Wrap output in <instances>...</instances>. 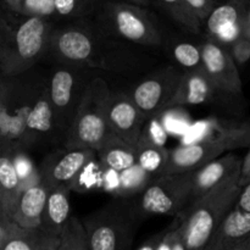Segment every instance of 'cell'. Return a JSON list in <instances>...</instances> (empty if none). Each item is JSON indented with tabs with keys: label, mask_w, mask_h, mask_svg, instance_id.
I'll return each mask as SVG.
<instances>
[{
	"label": "cell",
	"mask_w": 250,
	"mask_h": 250,
	"mask_svg": "<svg viewBox=\"0 0 250 250\" xmlns=\"http://www.w3.org/2000/svg\"><path fill=\"white\" fill-rule=\"evenodd\" d=\"M168 136H170V133L166 129L160 114H159L149 116L146 119L139 141H146L148 143L154 144V146H160V148H166Z\"/></svg>",
	"instance_id": "obj_30"
},
{
	"label": "cell",
	"mask_w": 250,
	"mask_h": 250,
	"mask_svg": "<svg viewBox=\"0 0 250 250\" xmlns=\"http://www.w3.org/2000/svg\"><path fill=\"white\" fill-rule=\"evenodd\" d=\"M239 183L242 187H246L247 185L250 183V148L247 155L242 160V167H241V178H239Z\"/></svg>",
	"instance_id": "obj_36"
},
{
	"label": "cell",
	"mask_w": 250,
	"mask_h": 250,
	"mask_svg": "<svg viewBox=\"0 0 250 250\" xmlns=\"http://www.w3.org/2000/svg\"><path fill=\"white\" fill-rule=\"evenodd\" d=\"M97 12L102 26L110 33L142 45H160L161 34L144 7L128 2L104 0Z\"/></svg>",
	"instance_id": "obj_6"
},
{
	"label": "cell",
	"mask_w": 250,
	"mask_h": 250,
	"mask_svg": "<svg viewBox=\"0 0 250 250\" xmlns=\"http://www.w3.org/2000/svg\"><path fill=\"white\" fill-rule=\"evenodd\" d=\"M175 60L187 71L203 70V54L200 46L188 42H182L173 45L172 48Z\"/></svg>",
	"instance_id": "obj_29"
},
{
	"label": "cell",
	"mask_w": 250,
	"mask_h": 250,
	"mask_svg": "<svg viewBox=\"0 0 250 250\" xmlns=\"http://www.w3.org/2000/svg\"><path fill=\"white\" fill-rule=\"evenodd\" d=\"M229 250H250V238L241 242V243L236 244V246H233Z\"/></svg>",
	"instance_id": "obj_40"
},
{
	"label": "cell",
	"mask_w": 250,
	"mask_h": 250,
	"mask_svg": "<svg viewBox=\"0 0 250 250\" xmlns=\"http://www.w3.org/2000/svg\"><path fill=\"white\" fill-rule=\"evenodd\" d=\"M21 180L10 153L0 158V215L11 219L15 205L21 194Z\"/></svg>",
	"instance_id": "obj_23"
},
{
	"label": "cell",
	"mask_w": 250,
	"mask_h": 250,
	"mask_svg": "<svg viewBox=\"0 0 250 250\" xmlns=\"http://www.w3.org/2000/svg\"><path fill=\"white\" fill-rule=\"evenodd\" d=\"M151 181L154 178L137 165L124 172L115 171L112 178L104 176L103 185L110 193L117 195V198H128L142 194Z\"/></svg>",
	"instance_id": "obj_24"
},
{
	"label": "cell",
	"mask_w": 250,
	"mask_h": 250,
	"mask_svg": "<svg viewBox=\"0 0 250 250\" xmlns=\"http://www.w3.org/2000/svg\"><path fill=\"white\" fill-rule=\"evenodd\" d=\"M58 250H89L82 221L72 216L60 236Z\"/></svg>",
	"instance_id": "obj_28"
},
{
	"label": "cell",
	"mask_w": 250,
	"mask_h": 250,
	"mask_svg": "<svg viewBox=\"0 0 250 250\" xmlns=\"http://www.w3.org/2000/svg\"><path fill=\"white\" fill-rule=\"evenodd\" d=\"M177 221H178V219H177ZM172 250H187V247H186L185 241H183L182 229H181L180 221H178V225H176V236H175V241H173Z\"/></svg>",
	"instance_id": "obj_39"
},
{
	"label": "cell",
	"mask_w": 250,
	"mask_h": 250,
	"mask_svg": "<svg viewBox=\"0 0 250 250\" xmlns=\"http://www.w3.org/2000/svg\"><path fill=\"white\" fill-rule=\"evenodd\" d=\"M182 75L170 67L165 72L142 81L132 92L131 98L146 117L165 111L172 100Z\"/></svg>",
	"instance_id": "obj_11"
},
{
	"label": "cell",
	"mask_w": 250,
	"mask_h": 250,
	"mask_svg": "<svg viewBox=\"0 0 250 250\" xmlns=\"http://www.w3.org/2000/svg\"><path fill=\"white\" fill-rule=\"evenodd\" d=\"M192 202L189 175L161 176L139 194L136 203L142 216L181 215Z\"/></svg>",
	"instance_id": "obj_7"
},
{
	"label": "cell",
	"mask_w": 250,
	"mask_h": 250,
	"mask_svg": "<svg viewBox=\"0 0 250 250\" xmlns=\"http://www.w3.org/2000/svg\"><path fill=\"white\" fill-rule=\"evenodd\" d=\"M100 0H55V16L82 20L97 11Z\"/></svg>",
	"instance_id": "obj_27"
},
{
	"label": "cell",
	"mask_w": 250,
	"mask_h": 250,
	"mask_svg": "<svg viewBox=\"0 0 250 250\" xmlns=\"http://www.w3.org/2000/svg\"><path fill=\"white\" fill-rule=\"evenodd\" d=\"M215 89L217 88L211 82L204 68L186 71L181 77L180 84L167 109L205 104L210 102Z\"/></svg>",
	"instance_id": "obj_19"
},
{
	"label": "cell",
	"mask_w": 250,
	"mask_h": 250,
	"mask_svg": "<svg viewBox=\"0 0 250 250\" xmlns=\"http://www.w3.org/2000/svg\"><path fill=\"white\" fill-rule=\"evenodd\" d=\"M59 244H60V239H59V241H56V242H54L53 244H50L49 247H46V248L44 250H58Z\"/></svg>",
	"instance_id": "obj_43"
},
{
	"label": "cell",
	"mask_w": 250,
	"mask_h": 250,
	"mask_svg": "<svg viewBox=\"0 0 250 250\" xmlns=\"http://www.w3.org/2000/svg\"><path fill=\"white\" fill-rule=\"evenodd\" d=\"M70 193L71 189L66 187L50 189L42 220V229L56 237L61 236L66 225L72 217Z\"/></svg>",
	"instance_id": "obj_21"
},
{
	"label": "cell",
	"mask_w": 250,
	"mask_h": 250,
	"mask_svg": "<svg viewBox=\"0 0 250 250\" xmlns=\"http://www.w3.org/2000/svg\"><path fill=\"white\" fill-rule=\"evenodd\" d=\"M164 232H161V233L155 234L154 237H151L150 239H148L146 243L142 244V246L139 247L137 250H158L159 244H160L161 239H163V237H164Z\"/></svg>",
	"instance_id": "obj_38"
},
{
	"label": "cell",
	"mask_w": 250,
	"mask_h": 250,
	"mask_svg": "<svg viewBox=\"0 0 250 250\" xmlns=\"http://www.w3.org/2000/svg\"><path fill=\"white\" fill-rule=\"evenodd\" d=\"M98 33L84 19L75 23L54 28L50 38V49L58 59L76 66L98 67L95 56L99 50Z\"/></svg>",
	"instance_id": "obj_8"
},
{
	"label": "cell",
	"mask_w": 250,
	"mask_h": 250,
	"mask_svg": "<svg viewBox=\"0 0 250 250\" xmlns=\"http://www.w3.org/2000/svg\"><path fill=\"white\" fill-rule=\"evenodd\" d=\"M97 151L90 149L81 150L59 151L58 154L48 156L43 163L41 170L42 181L49 189L58 187L75 188L78 178L83 171L93 163Z\"/></svg>",
	"instance_id": "obj_10"
},
{
	"label": "cell",
	"mask_w": 250,
	"mask_h": 250,
	"mask_svg": "<svg viewBox=\"0 0 250 250\" xmlns=\"http://www.w3.org/2000/svg\"><path fill=\"white\" fill-rule=\"evenodd\" d=\"M244 36L250 38V6H248L246 17V24H244Z\"/></svg>",
	"instance_id": "obj_42"
},
{
	"label": "cell",
	"mask_w": 250,
	"mask_h": 250,
	"mask_svg": "<svg viewBox=\"0 0 250 250\" xmlns=\"http://www.w3.org/2000/svg\"><path fill=\"white\" fill-rule=\"evenodd\" d=\"M176 236V225H172L164 232V237L159 244L158 250H172L173 241Z\"/></svg>",
	"instance_id": "obj_35"
},
{
	"label": "cell",
	"mask_w": 250,
	"mask_h": 250,
	"mask_svg": "<svg viewBox=\"0 0 250 250\" xmlns=\"http://www.w3.org/2000/svg\"><path fill=\"white\" fill-rule=\"evenodd\" d=\"M229 54L238 65H244L248 62L250 60V38L246 36L241 37L231 45Z\"/></svg>",
	"instance_id": "obj_33"
},
{
	"label": "cell",
	"mask_w": 250,
	"mask_h": 250,
	"mask_svg": "<svg viewBox=\"0 0 250 250\" xmlns=\"http://www.w3.org/2000/svg\"><path fill=\"white\" fill-rule=\"evenodd\" d=\"M190 11L195 15L202 23H204L214 7L217 5L216 0H185Z\"/></svg>",
	"instance_id": "obj_34"
},
{
	"label": "cell",
	"mask_w": 250,
	"mask_h": 250,
	"mask_svg": "<svg viewBox=\"0 0 250 250\" xmlns=\"http://www.w3.org/2000/svg\"><path fill=\"white\" fill-rule=\"evenodd\" d=\"M203 66L217 89L231 94H241L242 80L238 67L229 50L214 39H209L202 46Z\"/></svg>",
	"instance_id": "obj_14"
},
{
	"label": "cell",
	"mask_w": 250,
	"mask_h": 250,
	"mask_svg": "<svg viewBox=\"0 0 250 250\" xmlns=\"http://www.w3.org/2000/svg\"><path fill=\"white\" fill-rule=\"evenodd\" d=\"M248 5L241 0H225L216 5L204 24L211 39L217 43L232 44L244 36Z\"/></svg>",
	"instance_id": "obj_15"
},
{
	"label": "cell",
	"mask_w": 250,
	"mask_h": 250,
	"mask_svg": "<svg viewBox=\"0 0 250 250\" xmlns=\"http://www.w3.org/2000/svg\"><path fill=\"white\" fill-rule=\"evenodd\" d=\"M97 155L105 168L116 172H124L138 165L136 146H129L114 133L110 134Z\"/></svg>",
	"instance_id": "obj_22"
},
{
	"label": "cell",
	"mask_w": 250,
	"mask_h": 250,
	"mask_svg": "<svg viewBox=\"0 0 250 250\" xmlns=\"http://www.w3.org/2000/svg\"><path fill=\"white\" fill-rule=\"evenodd\" d=\"M242 160L232 153H227L211 161L204 167L188 173L189 175L190 189H192V204L199 198L214 189L216 186L224 182L227 177L242 167Z\"/></svg>",
	"instance_id": "obj_16"
},
{
	"label": "cell",
	"mask_w": 250,
	"mask_h": 250,
	"mask_svg": "<svg viewBox=\"0 0 250 250\" xmlns=\"http://www.w3.org/2000/svg\"><path fill=\"white\" fill-rule=\"evenodd\" d=\"M16 14L50 20L55 16V0H20Z\"/></svg>",
	"instance_id": "obj_31"
},
{
	"label": "cell",
	"mask_w": 250,
	"mask_h": 250,
	"mask_svg": "<svg viewBox=\"0 0 250 250\" xmlns=\"http://www.w3.org/2000/svg\"><path fill=\"white\" fill-rule=\"evenodd\" d=\"M49 192L50 189L43 181L22 190L11 215L12 221L22 229H42Z\"/></svg>",
	"instance_id": "obj_18"
},
{
	"label": "cell",
	"mask_w": 250,
	"mask_h": 250,
	"mask_svg": "<svg viewBox=\"0 0 250 250\" xmlns=\"http://www.w3.org/2000/svg\"><path fill=\"white\" fill-rule=\"evenodd\" d=\"M106 116L111 133L137 148L148 117L134 104L131 95L110 92L106 100Z\"/></svg>",
	"instance_id": "obj_13"
},
{
	"label": "cell",
	"mask_w": 250,
	"mask_h": 250,
	"mask_svg": "<svg viewBox=\"0 0 250 250\" xmlns=\"http://www.w3.org/2000/svg\"><path fill=\"white\" fill-rule=\"evenodd\" d=\"M168 158H170V151L166 148H160L146 141H139L137 146L138 166L154 180L165 176Z\"/></svg>",
	"instance_id": "obj_25"
},
{
	"label": "cell",
	"mask_w": 250,
	"mask_h": 250,
	"mask_svg": "<svg viewBox=\"0 0 250 250\" xmlns=\"http://www.w3.org/2000/svg\"><path fill=\"white\" fill-rule=\"evenodd\" d=\"M242 2H244L246 5H248V6H250V0H241Z\"/></svg>",
	"instance_id": "obj_44"
},
{
	"label": "cell",
	"mask_w": 250,
	"mask_h": 250,
	"mask_svg": "<svg viewBox=\"0 0 250 250\" xmlns=\"http://www.w3.org/2000/svg\"><path fill=\"white\" fill-rule=\"evenodd\" d=\"M142 215L136 203L117 198L81 220L89 250H129Z\"/></svg>",
	"instance_id": "obj_4"
},
{
	"label": "cell",
	"mask_w": 250,
	"mask_h": 250,
	"mask_svg": "<svg viewBox=\"0 0 250 250\" xmlns=\"http://www.w3.org/2000/svg\"><path fill=\"white\" fill-rule=\"evenodd\" d=\"M49 80L56 136L65 139L88 84H82V77L73 67L58 68Z\"/></svg>",
	"instance_id": "obj_9"
},
{
	"label": "cell",
	"mask_w": 250,
	"mask_h": 250,
	"mask_svg": "<svg viewBox=\"0 0 250 250\" xmlns=\"http://www.w3.org/2000/svg\"><path fill=\"white\" fill-rule=\"evenodd\" d=\"M229 149V146L222 138L182 143L170 151L165 176H178L194 172L219 159Z\"/></svg>",
	"instance_id": "obj_12"
},
{
	"label": "cell",
	"mask_w": 250,
	"mask_h": 250,
	"mask_svg": "<svg viewBox=\"0 0 250 250\" xmlns=\"http://www.w3.org/2000/svg\"><path fill=\"white\" fill-rule=\"evenodd\" d=\"M216 1H225V0H216Z\"/></svg>",
	"instance_id": "obj_45"
},
{
	"label": "cell",
	"mask_w": 250,
	"mask_h": 250,
	"mask_svg": "<svg viewBox=\"0 0 250 250\" xmlns=\"http://www.w3.org/2000/svg\"><path fill=\"white\" fill-rule=\"evenodd\" d=\"M237 207L243 211L250 212V183L242 188L241 195H239L238 202H237Z\"/></svg>",
	"instance_id": "obj_37"
},
{
	"label": "cell",
	"mask_w": 250,
	"mask_h": 250,
	"mask_svg": "<svg viewBox=\"0 0 250 250\" xmlns=\"http://www.w3.org/2000/svg\"><path fill=\"white\" fill-rule=\"evenodd\" d=\"M160 116L168 133L180 134V136L185 134L186 136L187 131L190 128L188 119L183 112L178 110V107L166 109L165 111L161 112Z\"/></svg>",
	"instance_id": "obj_32"
},
{
	"label": "cell",
	"mask_w": 250,
	"mask_h": 250,
	"mask_svg": "<svg viewBox=\"0 0 250 250\" xmlns=\"http://www.w3.org/2000/svg\"><path fill=\"white\" fill-rule=\"evenodd\" d=\"M125 2H128V4L137 5V6H149L151 4V0H125Z\"/></svg>",
	"instance_id": "obj_41"
},
{
	"label": "cell",
	"mask_w": 250,
	"mask_h": 250,
	"mask_svg": "<svg viewBox=\"0 0 250 250\" xmlns=\"http://www.w3.org/2000/svg\"><path fill=\"white\" fill-rule=\"evenodd\" d=\"M156 1L176 23L192 33H199L203 23L190 11L185 0H156Z\"/></svg>",
	"instance_id": "obj_26"
},
{
	"label": "cell",
	"mask_w": 250,
	"mask_h": 250,
	"mask_svg": "<svg viewBox=\"0 0 250 250\" xmlns=\"http://www.w3.org/2000/svg\"><path fill=\"white\" fill-rule=\"evenodd\" d=\"M1 77L0 138L1 153L14 154L41 139L56 136L49 81L44 78Z\"/></svg>",
	"instance_id": "obj_1"
},
{
	"label": "cell",
	"mask_w": 250,
	"mask_h": 250,
	"mask_svg": "<svg viewBox=\"0 0 250 250\" xmlns=\"http://www.w3.org/2000/svg\"><path fill=\"white\" fill-rule=\"evenodd\" d=\"M250 238V212L238 207L229 212L204 250H229L236 244Z\"/></svg>",
	"instance_id": "obj_20"
},
{
	"label": "cell",
	"mask_w": 250,
	"mask_h": 250,
	"mask_svg": "<svg viewBox=\"0 0 250 250\" xmlns=\"http://www.w3.org/2000/svg\"><path fill=\"white\" fill-rule=\"evenodd\" d=\"M109 93V87L102 78H94L88 83L72 125L63 139L65 149L98 151L102 148L111 134L106 116Z\"/></svg>",
	"instance_id": "obj_5"
},
{
	"label": "cell",
	"mask_w": 250,
	"mask_h": 250,
	"mask_svg": "<svg viewBox=\"0 0 250 250\" xmlns=\"http://www.w3.org/2000/svg\"><path fill=\"white\" fill-rule=\"evenodd\" d=\"M60 237L42 229H27L0 215V250H44Z\"/></svg>",
	"instance_id": "obj_17"
},
{
	"label": "cell",
	"mask_w": 250,
	"mask_h": 250,
	"mask_svg": "<svg viewBox=\"0 0 250 250\" xmlns=\"http://www.w3.org/2000/svg\"><path fill=\"white\" fill-rule=\"evenodd\" d=\"M241 168L178 215L187 250H204L220 225L237 205L242 192Z\"/></svg>",
	"instance_id": "obj_3"
},
{
	"label": "cell",
	"mask_w": 250,
	"mask_h": 250,
	"mask_svg": "<svg viewBox=\"0 0 250 250\" xmlns=\"http://www.w3.org/2000/svg\"><path fill=\"white\" fill-rule=\"evenodd\" d=\"M54 28L48 19L27 17L2 10L0 22L1 77L26 73L49 49Z\"/></svg>",
	"instance_id": "obj_2"
}]
</instances>
